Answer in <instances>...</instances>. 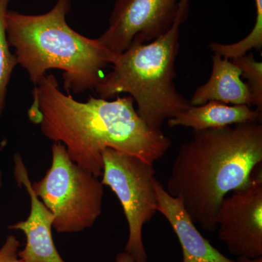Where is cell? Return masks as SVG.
Wrapping results in <instances>:
<instances>
[{
  "label": "cell",
  "mask_w": 262,
  "mask_h": 262,
  "mask_svg": "<svg viewBox=\"0 0 262 262\" xmlns=\"http://www.w3.org/2000/svg\"><path fill=\"white\" fill-rule=\"evenodd\" d=\"M189 12V0H180L178 14L168 32L149 44L136 37L125 51L115 54L113 70L95 89L99 97L130 94L137 103L138 115L158 130L166 120L190 107L189 100L179 94L174 82L180 27Z\"/></svg>",
  "instance_id": "obj_4"
},
{
  "label": "cell",
  "mask_w": 262,
  "mask_h": 262,
  "mask_svg": "<svg viewBox=\"0 0 262 262\" xmlns=\"http://www.w3.org/2000/svg\"><path fill=\"white\" fill-rule=\"evenodd\" d=\"M14 177L19 187H24L30 198L28 218L10 225L8 229L23 232L27 239L25 247L18 251L22 262H66L58 253L52 235L54 215L36 195L32 189L21 155L13 157Z\"/></svg>",
  "instance_id": "obj_9"
},
{
  "label": "cell",
  "mask_w": 262,
  "mask_h": 262,
  "mask_svg": "<svg viewBox=\"0 0 262 262\" xmlns=\"http://www.w3.org/2000/svg\"><path fill=\"white\" fill-rule=\"evenodd\" d=\"M243 262H262V258H257V259H247V258H239Z\"/></svg>",
  "instance_id": "obj_19"
},
{
  "label": "cell",
  "mask_w": 262,
  "mask_h": 262,
  "mask_svg": "<svg viewBox=\"0 0 262 262\" xmlns=\"http://www.w3.org/2000/svg\"><path fill=\"white\" fill-rule=\"evenodd\" d=\"M232 62L237 66L242 75L248 80L251 95V105L256 106V110L262 112V63L254 59L252 53L233 58Z\"/></svg>",
  "instance_id": "obj_15"
},
{
  "label": "cell",
  "mask_w": 262,
  "mask_h": 262,
  "mask_svg": "<svg viewBox=\"0 0 262 262\" xmlns=\"http://www.w3.org/2000/svg\"><path fill=\"white\" fill-rule=\"evenodd\" d=\"M155 190L158 211L168 220L178 237L182 249V262H243L241 259H230L213 247L196 228L182 201L170 195L158 180L155 182Z\"/></svg>",
  "instance_id": "obj_10"
},
{
  "label": "cell",
  "mask_w": 262,
  "mask_h": 262,
  "mask_svg": "<svg viewBox=\"0 0 262 262\" xmlns=\"http://www.w3.org/2000/svg\"><path fill=\"white\" fill-rule=\"evenodd\" d=\"M5 142L3 141L0 145V155H1L2 151H3V148L5 147ZM3 173L2 170L1 166H0V192H1L2 187H3Z\"/></svg>",
  "instance_id": "obj_18"
},
{
  "label": "cell",
  "mask_w": 262,
  "mask_h": 262,
  "mask_svg": "<svg viewBox=\"0 0 262 262\" xmlns=\"http://www.w3.org/2000/svg\"><path fill=\"white\" fill-rule=\"evenodd\" d=\"M261 163L258 122L194 131L179 148L165 189L182 201L195 225L213 232L222 200L247 186Z\"/></svg>",
  "instance_id": "obj_2"
},
{
  "label": "cell",
  "mask_w": 262,
  "mask_h": 262,
  "mask_svg": "<svg viewBox=\"0 0 262 262\" xmlns=\"http://www.w3.org/2000/svg\"><path fill=\"white\" fill-rule=\"evenodd\" d=\"M242 71L229 58L214 53L212 56V72L208 82L198 87L189 102L201 106L210 101L226 104L251 105L248 84L241 80Z\"/></svg>",
  "instance_id": "obj_11"
},
{
  "label": "cell",
  "mask_w": 262,
  "mask_h": 262,
  "mask_svg": "<svg viewBox=\"0 0 262 262\" xmlns=\"http://www.w3.org/2000/svg\"><path fill=\"white\" fill-rule=\"evenodd\" d=\"M71 8L72 0H57L43 14L8 10L5 28L18 64L27 71L34 86L47 71L59 70L63 71L64 89L80 94L97 87L115 54L98 39L84 37L71 28L67 21Z\"/></svg>",
  "instance_id": "obj_3"
},
{
  "label": "cell",
  "mask_w": 262,
  "mask_h": 262,
  "mask_svg": "<svg viewBox=\"0 0 262 262\" xmlns=\"http://www.w3.org/2000/svg\"><path fill=\"white\" fill-rule=\"evenodd\" d=\"M256 7V17L254 27L242 40L232 44H221L213 42L209 47L213 51L222 57L233 59L245 56L248 51L255 49L261 52L262 48V0H254Z\"/></svg>",
  "instance_id": "obj_14"
},
{
  "label": "cell",
  "mask_w": 262,
  "mask_h": 262,
  "mask_svg": "<svg viewBox=\"0 0 262 262\" xmlns=\"http://www.w3.org/2000/svg\"><path fill=\"white\" fill-rule=\"evenodd\" d=\"M261 118V113L248 105L229 106L220 101H210L201 106H191L167 122L171 128L184 126L201 131L258 122Z\"/></svg>",
  "instance_id": "obj_12"
},
{
  "label": "cell",
  "mask_w": 262,
  "mask_h": 262,
  "mask_svg": "<svg viewBox=\"0 0 262 262\" xmlns=\"http://www.w3.org/2000/svg\"><path fill=\"white\" fill-rule=\"evenodd\" d=\"M102 158L101 182L116 194L128 224L125 251L136 262H146L143 227L158 212L155 169L137 157L110 148L103 151Z\"/></svg>",
  "instance_id": "obj_6"
},
{
  "label": "cell",
  "mask_w": 262,
  "mask_h": 262,
  "mask_svg": "<svg viewBox=\"0 0 262 262\" xmlns=\"http://www.w3.org/2000/svg\"><path fill=\"white\" fill-rule=\"evenodd\" d=\"M32 95L30 121L40 125L48 139L62 143L71 159L98 178L108 148L154 165L171 146L170 138L138 115L130 96L113 101L91 96L80 102L63 94L51 74L34 86Z\"/></svg>",
  "instance_id": "obj_1"
},
{
  "label": "cell",
  "mask_w": 262,
  "mask_h": 262,
  "mask_svg": "<svg viewBox=\"0 0 262 262\" xmlns=\"http://www.w3.org/2000/svg\"><path fill=\"white\" fill-rule=\"evenodd\" d=\"M10 0H0V117L6 104L8 85L15 67L18 65L15 55L11 53L5 28V15Z\"/></svg>",
  "instance_id": "obj_13"
},
{
  "label": "cell",
  "mask_w": 262,
  "mask_h": 262,
  "mask_svg": "<svg viewBox=\"0 0 262 262\" xmlns=\"http://www.w3.org/2000/svg\"><path fill=\"white\" fill-rule=\"evenodd\" d=\"M258 167L247 186L222 200L215 218L219 237L239 258H262V177Z\"/></svg>",
  "instance_id": "obj_7"
},
{
  "label": "cell",
  "mask_w": 262,
  "mask_h": 262,
  "mask_svg": "<svg viewBox=\"0 0 262 262\" xmlns=\"http://www.w3.org/2000/svg\"><path fill=\"white\" fill-rule=\"evenodd\" d=\"M180 0H116L108 27L98 40L120 54L134 38L151 42L168 32L178 14Z\"/></svg>",
  "instance_id": "obj_8"
},
{
  "label": "cell",
  "mask_w": 262,
  "mask_h": 262,
  "mask_svg": "<svg viewBox=\"0 0 262 262\" xmlns=\"http://www.w3.org/2000/svg\"><path fill=\"white\" fill-rule=\"evenodd\" d=\"M116 262H136L134 258L126 251L119 253L116 256Z\"/></svg>",
  "instance_id": "obj_17"
},
{
  "label": "cell",
  "mask_w": 262,
  "mask_h": 262,
  "mask_svg": "<svg viewBox=\"0 0 262 262\" xmlns=\"http://www.w3.org/2000/svg\"><path fill=\"white\" fill-rule=\"evenodd\" d=\"M20 246V242L15 235L8 236L0 248V262H22L18 256Z\"/></svg>",
  "instance_id": "obj_16"
},
{
  "label": "cell",
  "mask_w": 262,
  "mask_h": 262,
  "mask_svg": "<svg viewBox=\"0 0 262 262\" xmlns=\"http://www.w3.org/2000/svg\"><path fill=\"white\" fill-rule=\"evenodd\" d=\"M51 152V168L32 184L33 190L54 215L53 228L58 233L91 228L102 211L104 186L71 159L62 143H53Z\"/></svg>",
  "instance_id": "obj_5"
}]
</instances>
